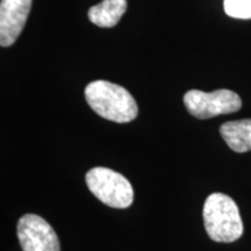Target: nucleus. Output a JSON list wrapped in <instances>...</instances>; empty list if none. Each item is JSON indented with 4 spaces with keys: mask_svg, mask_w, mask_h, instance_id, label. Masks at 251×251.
<instances>
[{
    "mask_svg": "<svg viewBox=\"0 0 251 251\" xmlns=\"http://www.w3.org/2000/svg\"><path fill=\"white\" fill-rule=\"evenodd\" d=\"M89 106L109 121L127 124L136 119L139 108L133 96L125 87L107 80H96L85 89Z\"/></svg>",
    "mask_w": 251,
    "mask_h": 251,
    "instance_id": "nucleus-1",
    "label": "nucleus"
},
{
    "mask_svg": "<svg viewBox=\"0 0 251 251\" xmlns=\"http://www.w3.org/2000/svg\"><path fill=\"white\" fill-rule=\"evenodd\" d=\"M203 224L215 242L231 243L242 236L243 222L236 202L224 193H212L203 205Z\"/></svg>",
    "mask_w": 251,
    "mask_h": 251,
    "instance_id": "nucleus-2",
    "label": "nucleus"
},
{
    "mask_svg": "<svg viewBox=\"0 0 251 251\" xmlns=\"http://www.w3.org/2000/svg\"><path fill=\"white\" fill-rule=\"evenodd\" d=\"M91 193L112 208H127L133 203L134 190L129 180L107 168H93L86 174Z\"/></svg>",
    "mask_w": 251,
    "mask_h": 251,
    "instance_id": "nucleus-3",
    "label": "nucleus"
},
{
    "mask_svg": "<svg viewBox=\"0 0 251 251\" xmlns=\"http://www.w3.org/2000/svg\"><path fill=\"white\" fill-rule=\"evenodd\" d=\"M184 103L190 114L200 120L230 114L242 107L240 96L227 89L216 90L211 93L191 90L185 93Z\"/></svg>",
    "mask_w": 251,
    "mask_h": 251,
    "instance_id": "nucleus-4",
    "label": "nucleus"
},
{
    "mask_svg": "<svg viewBox=\"0 0 251 251\" xmlns=\"http://www.w3.org/2000/svg\"><path fill=\"white\" fill-rule=\"evenodd\" d=\"M17 233L24 251H61V244L55 230L39 215L21 216Z\"/></svg>",
    "mask_w": 251,
    "mask_h": 251,
    "instance_id": "nucleus-5",
    "label": "nucleus"
},
{
    "mask_svg": "<svg viewBox=\"0 0 251 251\" xmlns=\"http://www.w3.org/2000/svg\"><path fill=\"white\" fill-rule=\"evenodd\" d=\"M33 0H1L0 45L9 47L17 41L26 25Z\"/></svg>",
    "mask_w": 251,
    "mask_h": 251,
    "instance_id": "nucleus-6",
    "label": "nucleus"
},
{
    "mask_svg": "<svg viewBox=\"0 0 251 251\" xmlns=\"http://www.w3.org/2000/svg\"><path fill=\"white\" fill-rule=\"evenodd\" d=\"M220 134L233 151L242 153L251 150V119L226 122L220 127Z\"/></svg>",
    "mask_w": 251,
    "mask_h": 251,
    "instance_id": "nucleus-7",
    "label": "nucleus"
},
{
    "mask_svg": "<svg viewBox=\"0 0 251 251\" xmlns=\"http://www.w3.org/2000/svg\"><path fill=\"white\" fill-rule=\"evenodd\" d=\"M127 9V0H102L89 9V19L91 23L102 28L117 26L122 15Z\"/></svg>",
    "mask_w": 251,
    "mask_h": 251,
    "instance_id": "nucleus-8",
    "label": "nucleus"
},
{
    "mask_svg": "<svg viewBox=\"0 0 251 251\" xmlns=\"http://www.w3.org/2000/svg\"><path fill=\"white\" fill-rule=\"evenodd\" d=\"M225 12L236 19H251V0H225Z\"/></svg>",
    "mask_w": 251,
    "mask_h": 251,
    "instance_id": "nucleus-9",
    "label": "nucleus"
}]
</instances>
